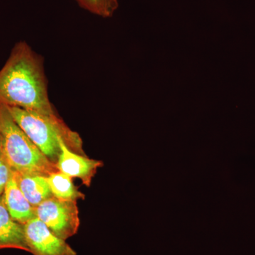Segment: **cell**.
Instances as JSON below:
<instances>
[{"instance_id": "6da1fadb", "label": "cell", "mask_w": 255, "mask_h": 255, "mask_svg": "<svg viewBox=\"0 0 255 255\" xmlns=\"http://www.w3.org/2000/svg\"><path fill=\"white\" fill-rule=\"evenodd\" d=\"M0 104L57 115L48 98L43 60L25 42L14 46L0 70Z\"/></svg>"}, {"instance_id": "7a4b0ae2", "label": "cell", "mask_w": 255, "mask_h": 255, "mask_svg": "<svg viewBox=\"0 0 255 255\" xmlns=\"http://www.w3.org/2000/svg\"><path fill=\"white\" fill-rule=\"evenodd\" d=\"M7 108L18 127L52 163L56 164L59 159L60 139L70 150L87 155L80 135L64 123L58 114L48 116L18 107Z\"/></svg>"}, {"instance_id": "3957f363", "label": "cell", "mask_w": 255, "mask_h": 255, "mask_svg": "<svg viewBox=\"0 0 255 255\" xmlns=\"http://www.w3.org/2000/svg\"><path fill=\"white\" fill-rule=\"evenodd\" d=\"M0 134L3 157L13 172L48 177L59 171L18 127L7 107L1 104Z\"/></svg>"}, {"instance_id": "277c9868", "label": "cell", "mask_w": 255, "mask_h": 255, "mask_svg": "<svg viewBox=\"0 0 255 255\" xmlns=\"http://www.w3.org/2000/svg\"><path fill=\"white\" fill-rule=\"evenodd\" d=\"M78 201L63 200L55 196L36 208V217L57 237L67 241L78 233L80 226Z\"/></svg>"}, {"instance_id": "5b68a950", "label": "cell", "mask_w": 255, "mask_h": 255, "mask_svg": "<svg viewBox=\"0 0 255 255\" xmlns=\"http://www.w3.org/2000/svg\"><path fill=\"white\" fill-rule=\"evenodd\" d=\"M25 238L33 255H77L66 241L57 237L41 220L33 218L23 225Z\"/></svg>"}, {"instance_id": "8992f818", "label": "cell", "mask_w": 255, "mask_h": 255, "mask_svg": "<svg viewBox=\"0 0 255 255\" xmlns=\"http://www.w3.org/2000/svg\"><path fill=\"white\" fill-rule=\"evenodd\" d=\"M60 146L61 152L58 162L55 164L57 168L72 178H78L84 185L90 187L97 169L103 166V162L73 152L64 143L62 139L60 140Z\"/></svg>"}, {"instance_id": "52a82bcc", "label": "cell", "mask_w": 255, "mask_h": 255, "mask_svg": "<svg viewBox=\"0 0 255 255\" xmlns=\"http://www.w3.org/2000/svg\"><path fill=\"white\" fill-rule=\"evenodd\" d=\"M3 196L10 216L16 222L24 225L36 217V208L30 204L20 189L13 171L5 187Z\"/></svg>"}, {"instance_id": "ba28073f", "label": "cell", "mask_w": 255, "mask_h": 255, "mask_svg": "<svg viewBox=\"0 0 255 255\" xmlns=\"http://www.w3.org/2000/svg\"><path fill=\"white\" fill-rule=\"evenodd\" d=\"M11 248L30 253L23 225L16 222L10 216L5 206L3 194L0 196V250Z\"/></svg>"}, {"instance_id": "9c48e42d", "label": "cell", "mask_w": 255, "mask_h": 255, "mask_svg": "<svg viewBox=\"0 0 255 255\" xmlns=\"http://www.w3.org/2000/svg\"><path fill=\"white\" fill-rule=\"evenodd\" d=\"M13 172L18 187L33 207L53 196L47 177Z\"/></svg>"}, {"instance_id": "30bf717a", "label": "cell", "mask_w": 255, "mask_h": 255, "mask_svg": "<svg viewBox=\"0 0 255 255\" xmlns=\"http://www.w3.org/2000/svg\"><path fill=\"white\" fill-rule=\"evenodd\" d=\"M50 190L55 198L63 200H84L85 195L79 191L71 177L60 171L53 172L47 177Z\"/></svg>"}, {"instance_id": "8fae6325", "label": "cell", "mask_w": 255, "mask_h": 255, "mask_svg": "<svg viewBox=\"0 0 255 255\" xmlns=\"http://www.w3.org/2000/svg\"><path fill=\"white\" fill-rule=\"evenodd\" d=\"M83 9L102 17H109L118 6L117 0H76Z\"/></svg>"}, {"instance_id": "7c38bea8", "label": "cell", "mask_w": 255, "mask_h": 255, "mask_svg": "<svg viewBox=\"0 0 255 255\" xmlns=\"http://www.w3.org/2000/svg\"><path fill=\"white\" fill-rule=\"evenodd\" d=\"M12 170L6 163L3 156H0V196L4 193L6 184L11 177Z\"/></svg>"}, {"instance_id": "4fadbf2b", "label": "cell", "mask_w": 255, "mask_h": 255, "mask_svg": "<svg viewBox=\"0 0 255 255\" xmlns=\"http://www.w3.org/2000/svg\"><path fill=\"white\" fill-rule=\"evenodd\" d=\"M0 156H2V138L0 134Z\"/></svg>"}]
</instances>
